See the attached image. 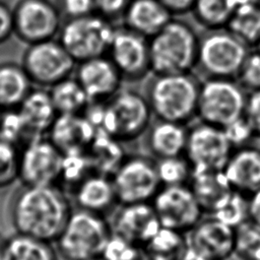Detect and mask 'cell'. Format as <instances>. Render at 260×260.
Returning a JSON list of instances; mask_svg holds the SVG:
<instances>
[{
	"label": "cell",
	"mask_w": 260,
	"mask_h": 260,
	"mask_svg": "<svg viewBox=\"0 0 260 260\" xmlns=\"http://www.w3.org/2000/svg\"><path fill=\"white\" fill-rule=\"evenodd\" d=\"M188 185L203 212L210 214L233 190L222 170L193 169Z\"/></svg>",
	"instance_id": "cell-24"
},
{
	"label": "cell",
	"mask_w": 260,
	"mask_h": 260,
	"mask_svg": "<svg viewBox=\"0 0 260 260\" xmlns=\"http://www.w3.org/2000/svg\"><path fill=\"white\" fill-rule=\"evenodd\" d=\"M234 254L240 260H260V224L251 218L235 228Z\"/></svg>",
	"instance_id": "cell-34"
},
{
	"label": "cell",
	"mask_w": 260,
	"mask_h": 260,
	"mask_svg": "<svg viewBox=\"0 0 260 260\" xmlns=\"http://www.w3.org/2000/svg\"><path fill=\"white\" fill-rule=\"evenodd\" d=\"M188 234V245L206 260H228L234 255L235 229L212 215L201 218Z\"/></svg>",
	"instance_id": "cell-17"
},
{
	"label": "cell",
	"mask_w": 260,
	"mask_h": 260,
	"mask_svg": "<svg viewBox=\"0 0 260 260\" xmlns=\"http://www.w3.org/2000/svg\"><path fill=\"white\" fill-rule=\"evenodd\" d=\"M222 171L234 190L250 196L260 189V148L234 149Z\"/></svg>",
	"instance_id": "cell-20"
},
{
	"label": "cell",
	"mask_w": 260,
	"mask_h": 260,
	"mask_svg": "<svg viewBox=\"0 0 260 260\" xmlns=\"http://www.w3.org/2000/svg\"><path fill=\"white\" fill-rule=\"evenodd\" d=\"M75 78L79 81L90 102L105 103L119 90L123 77L108 55L78 63Z\"/></svg>",
	"instance_id": "cell-16"
},
{
	"label": "cell",
	"mask_w": 260,
	"mask_h": 260,
	"mask_svg": "<svg viewBox=\"0 0 260 260\" xmlns=\"http://www.w3.org/2000/svg\"><path fill=\"white\" fill-rule=\"evenodd\" d=\"M66 193L57 185H23L10 205V219L16 233L54 242L71 213Z\"/></svg>",
	"instance_id": "cell-1"
},
{
	"label": "cell",
	"mask_w": 260,
	"mask_h": 260,
	"mask_svg": "<svg viewBox=\"0 0 260 260\" xmlns=\"http://www.w3.org/2000/svg\"><path fill=\"white\" fill-rule=\"evenodd\" d=\"M0 136L19 148L34 141L18 109L3 111L0 121Z\"/></svg>",
	"instance_id": "cell-37"
},
{
	"label": "cell",
	"mask_w": 260,
	"mask_h": 260,
	"mask_svg": "<svg viewBox=\"0 0 260 260\" xmlns=\"http://www.w3.org/2000/svg\"><path fill=\"white\" fill-rule=\"evenodd\" d=\"M80 209L105 215L118 202L111 176L91 173L73 192Z\"/></svg>",
	"instance_id": "cell-21"
},
{
	"label": "cell",
	"mask_w": 260,
	"mask_h": 260,
	"mask_svg": "<svg viewBox=\"0 0 260 260\" xmlns=\"http://www.w3.org/2000/svg\"><path fill=\"white\" fill-rule=\"evenodd\" d=\"M112 234L105 215L78 208L71 211L57 238L58 253L65 260H85L101 256Z\"/></svg>",
	"instance_id": "cell-4"
},
{
	"label": "cell",
	"mask_w": 260,
	"mask_h": 260,
	"mask_svg": "<svg viewBox=\"0 0 260 260\" xmlns=\"http://www.w3.org/2000/svg\"><path fill=\"white\" fill-rule=\"evenodd\" d=\"M91 173H94L85 151L64 153L57 186L64 192H74L76 187Z\"/></svg>",
	"instance_id": "cell-33"
},
{
	"label": "cell",
	"mask_w": 260,
	"mask_h": 260,
	"mask_svg": "<svg viewBox=\"0 0 260 260\" xmlns=\"http://www.w3.org/2000/svg\"><path fill=\"white\" fill-rule=\"evenodd\" d=\"M159 2L171 12L175 14H185L192 11L195 0H159Z\"/></svg>",
	"instance_id": "cell-46"
},
{
	"label": "cell",
	"mask_w": 260,
	"mask_h": 260,
	"mask_svg": "<svg viewBox=\"0 0 260 260\" xmlns=\"http://www.w3.org/2000/svg\"><path fill=\"white\" fill-rule=\"evenodd\" d=\"M32 85L21 64L0 63V108L17 109Z\"/></svg>",
	"instance_id": "cell-26"
},
{
	"label": "cell",
	"mask_w": 260,
	"mask_h": 260,
	"mask_svg": "<svg viewBox=\"0 0 260 260\" xmlns=\"http://www.w3.org/2000/svg\"><path fill=\"white\" fill-rule=\"evenodd\" d=\"M111 177L121 205L151 202L161 187L155 160L144 155L125 157Z\"/></svg>",
	"instance_id": "cell-10"
},
{
	"label": "cell",
	"mask_w": 260,
	"mask_h": 260,
	"mask_svg": "<svg viewBox=\"0 0 260 260\" xmlns=\"http://www.w3.org/2000/svg\"><path fill=\"white\" fill-rule=\"evenodd\" d=\"M155 166L161 186L188 185L193 173V167L185 154L156 158Z\"/></svg>",
	"instance_id": "cell-35"
},
{
	"label": "cell",
	"mask_w": 260,
	"mask_h": 260,
	"mask_svg": "<svg viewBox=\"0 0 260 260\" xmlns=\"http://www.w3.org/2000/svg\"><path fill=\"white\" fill-rule=\"evenodd\" d=\"M188 129L184 124L157 120L148 130L147 146L156 158L185 154Z\"/></svg>",
	"instance_id": "cell-25"
},
{
	"label": "cell",
	"mask_w": 260,
	"mask_h": 260,
	"mask_svg": "<svg viewBox=\"0 0 260 260\" xmlns=\"http://www.w3.org/2000/svg\"><path fill=\"white\" fill-rule=\"evenodd\" d=\"M244 117L250 123L255 136L260 137V89L247 95Z\"/></svg>",
	"instance_id": "cell-43"
},
{
	"label": "cell",
	"mask_w": 260,
	"mask_h": 260,
	"mask_svg": "<svg viewBox=\"0 0 260 260\" xmlns=\"http://www.w3.org/2000/svg\"><path fill=\"white\" fill-rule=\"evenodd\" d=\"M118 139L105 134L96 133L85 150L94 173L112 176L125 158L122 155Z\"/></svg>",
	"instance_id": "cell-28"
},
{
	"label": "cell",
	"mask_w": 260,
	"mask_h": 260,
	"mask_svg": "<svg viewBox=\"0 0 260 260\" xmlns=\"http://www.w3.org/2000/svg\"><path fill=\"white\" fill-rule=\"evenodd\" d=\"M180 260H206V259L203 256H201L198 252H196L194 249H192L189 245H187V248L185 249Z\"/></svg>",
	"instance_id": "cell-48"
},
{
	"label": "cell",
	"mask_w": 260,
	"mask_h": 260,
	"mask_svg": "<svg viewBox=\"0 0 260 260\" xmlns=\"http://www.w3.org/2000/svg\"><path fill=\"white\" fill-rule=\"evenodd\" d=\"M187 245L183 233L160 226L142 248L147 260H180Z\"/></svg>",
	"instance_id": "cell-30"
},
{
	"label": "cell",
	"mask_w": 260,
	"mask_h": 260,
	"mask_svg": "<svg viewBox=\"0 0 260 260\" xmlns=\"http://www.w3.org/2000/svg\"><path fill=\"white\" fill-rule=\"evenodd\" d=\"M256 46H257V49H258L257 51H258V52H260V40H259V42L257 43V45H256Z\"/></svg>",
	"instance_id": "cell-51"
},
{
	"label": "cell",
	"mask_w": 260,
	"mask_h": 260,
	"mask_svg": "<svg viewBox=\"0 0 260 260\" xmlns=\"http://www.w3.org/2000/svg\"><path fill=\"white\" fill-rule=\"evenodd\" d=\"M199 40L191 25L172 18L148 39L151 71L155 74L190 72L197 65Z\"/></svg>",
	"instance_id": "cell-3"
},
{
	"label": "cell",
	"mask_w": 260,
	"mask_h": 260,
	"mask_svg": "<svg viewBox=\"0 0 260 260\" xmlns=\"http://www.w3.org/2000/svg\"><path fill=\"white\" fill-rule=\"evenodd\" d=\"M151 204L161 226L183 234L189 233L203 214L189 185L161 186Z\"/></svg>",
	"instance_id": "cell-12"
},
{
	"label": "cell",
	"mask_w": 260,
	"mask_h": 260,
	"mask_svg": "<svg viewBox=\"0 0 260 260\" xmlns=\"http://www.w3.org/2000/svg\"><path fill=\"white\" fill-rule=\"evenodd\" d=\"M2 260H58L51 242L16 233L5 240Z\"/></svg>",
	"instance_id": "cell-27"
},
{
	"label": "cell",
	"mask_w": 260,
	"mask_h": 260,
	"mask_svg": "<svg viewBox=\"0 0 260 260\" xmlns=\"http://www.w3.org/2000/svg\"><path fill=\"white\" fill-rule=\"evenodd\" d=\"M57 6L66 18L85 16L95 12V0H57Z\"/></svg>",
	"instance_id": "cell-42"
},
{
	"label": "cell",
	"mask_w": 260,
	"mask_h": 260,
	"mask_svg": "<svg viewBox=\"0 0 260 260\" xmlns=\"http://www.w3.org/2000/svg\"><path fill=\"white\" fill-rule=\"evenodd\" d=\"M14 34L13 9L0 1V44L6 42Z\"/></svg>",
	"instance_id": "cell-45"
},
{
	"label": "cell",
	"mask_w": 260,
	"mask_h": 260,
	"mask_svg": "<svg viewBox=\"0 0 260 260\" xmlns=\"http://www.w3.org/2000/svg\"><path fill=\"white\" fill-rule=\"evenodd\" d=\"M85 260H105L102 256H96V257H92V258H88Z\"/></svg>",
	"instance_id": "cell-50"
},
{
	"label": "cell",
	"mask_w": 260,
	"mask_h": 260,
	"mask_svg": "<svg viewBox=\"0 0 260 260\" xmlns=\"http://www.w3.org/2000/svg\"><path fill=\"white\" fill-rule=\"evenodd\" d=\"M200 84L188 73L155 74L147 88V101L157 120L187 124L197 116Z\"/></svg>",
	"instance_id": "cell-2"
},
{
	"label": "cell",
	"mask_w": 260,
	"mask_h": 260,
	"mask_svg": "<svg viewBox=\"0 0 260 260\" xmlns=\"http://www.w3.org/2000/svg\"><path fill=\"white\" fill-rule=\"evenodd\" d=\"M249 216L260 224V189L249 196Z\"/></svg>",
	"instance_id": "cell-47"
},
{
	"label": "cell",
	"mask_w": 260,
	"mask_h": 260,
	"mask_svg": "<svg viewBox=\"0 0 260 260\" xmlns=\"http://www.w3.org/2000/svg\"><path fill=\"white\" fill-rule=\"evenodd\" d=\"M247 94L230 78L208 77L200 84L197 116L201 122L223 128L244 116Z\"/></svg>",
	"instance_id": "cell-7"
},
{
	"label": "cell",
	"mask_w": 260,
	"mask_h": 260,
	"mask_svg": "<svg viewBox=\"0 0 260 260\" xmlns=\"http://www.w3.org/2000/svg\"><path fill=\"white\" fill-rule=\"evenodd\" d=\"M222 129L234 149L250 145L252 139L256 137L250 123L244 116L232 121Z\"/></svg>",
	"instance_id": "cell-41"
},
{
	"label": "cell",
	"mask_w": 260,
	"mask_h": 260,
	"mask_svg": "<svg viewBox=\"0 0 260 260\" xmlns=\"http://www.w3.org/2000/svg\"><path fill=\"white\" fill-rule=\"evenodd\" d=\"M236 79L244 89H260V52H251L247 55Z\"/></svg>",
	"instance_id": "cell-40"
},
{
	"label": "cell",
	"mask_w": 260,
	"mask_h": 260,
	"mask_svg": "<svg viewBox=\"0 0 260 260\" xmlns=\"http://www.w3.org/2000/svg\"><path fill=\"white\" fill-rule=\"evenodd\" d=\"M211 215L235 229L250 218L249 196L233 189Z\"/></svg>",
	"instance_id": "cell-36"
},
{
	"label": "cell",
	"mask_w": 260,
	"mask_h": 260,
	"mask_svg": "<svg viewBox=\"0 0 260 260\" xmlns=\"http://www.w3.org/2000/svg\"><path fill=\"white\" fill-rule=\"evenodd\" d=\"M131 0H95V12L112 20L126 11Z\"/></svg>",
	"instance_id": "cell-44"
},
{
	"label": "cell",
	"mask_w": 260,
	"mask_h": 260,
	"mask_svg": "<svg viewBox=\"0 0 260 260\" xmlns=\"http://www.w3.org/2000/svg\"><path fill=\"white\" fill-rule=\"evenodd\" d=\"M96 130L83 114L58 115L47 137L64 154L85 151Z\"/></svg>",
	"instance_id": "cell-19"
},
{
	"label": "cell",
	"mask_w": 260,
	"mask_h": 260,
	"mask_svg": "<svg viewBox=\"0 0 260 260\" xmlns=\"http://www.w3.org/2000/svg\"><path fill=\"white\" fill-rule=\"evenodd\" d=\"M21 65L34 85L50 88L71 76L76 61L59 40L52 39L28 45Z\"/></svg>",
	"instance_id": "cell-9"
},
{
	"label": "cell",
	"mask_w": 260,
	"mask_h": 260,
	"mask_svg": "<svg viewBox=\"0 0 260 260\" xmlns=\"http://www.w3.org/2000/svg\"><path fill=\"white\" fill-rule=\"evenodd\" d=\"M116 26L110 19L94 12L85 16L66 18L58 40L76 63L108 54Z\"/></svg>",
	"instance_id": "cell-6"
},
{
	"label": "cell",
	"mask_w": 260,
	"mask_h": 260,
	"mask_svg": "<svg viewBox=\"0 0 260 260\" xmlns=\"http://www.w3.org/2000/svg\"><path fill=\"white\" fill-rule=\"evenodd\" d=\"M101 256L105 260H147L144 250L112 231Z\"/></svg>",
	"instance_id": "cell-38"
},
{
	"label": "cell",
	"mask_w": 260,
	"mask_h": 260,
	"mask_svg": "<svg viewBox=\"0 0 260 260\" xmlns=\"http://www.w3.org/2000/svg\"><path fill=\"white\" fill-rule=\"evenodd\" d=\"M3 109L2 108H0V121H1V118H2V114H3Z\"/></svg>",
	"instance_id": "cell-52"
},
{
	"label": "cell",
	"mask_w": 260,
	"mask_h": 260,
	"mask_svg": "<svg viewBox=\"0 0 260 260\" xmlns=\"http://www.w3.org/2000/svg\"><path fill=\"white\" fill-rule=\"evenodd\" d=\"M151 109L145 96L131 89L119 90L105 103L98 133L119 141H129L141 135L149 126Z\"/></svg>",
	"instance_id": "cell-5"
},
{
	"label": "cell",
	"mask_w": 260,
	"mask_h": 260,
	"mask_svg": "<svg viewBox=\"0 0 260 260\" xmlns=\"http://www.w3.org/2000/svg\"><path fill=\"white\" fill-rule=\"evenodd\" d=\"M234 11V0H195L192 8L197 22L210 30L226 27Z\"/></svg>",
	"instance_id": "cell-32"
},
{
	"label": "cell",
	"mask_w": 260,
	"mask_h": 260,
	"mask_svg": "<svg viewBox=\"0 0 260 260\" xmlns=\"http://www.w3.org/2000/svg\"><path fill=\"white\" fill-rule=\"evenodd\" d=\"M248 46L230 30L211 29L199 40L197 65L208 77L236 79Z\"/></svg>",
	"instance_id": "cell-8"
},
{
	"label": "cell",
	"mask_w": 260,
	"mask_h": 260,
	"mask_svg": "<svg viewBox=\"0 0 260 260\" xmlns=\"http://www.w3.org/2000/svg\"><path fill=\"white\" fill-rule=\"evenodd\" d=\"M125 26L150 39L173 18L159 0H131L123 14Z\"/></svg>",
	"instance_id": "cell-23"
},
{
	"label": "cell",
	"mask_w": 260,
	"mask_h": 260,
	"mask_svg": "<svg viewBox=\"0 0 260 260\" xmlns=\"http://www.w3.org/2000/svg\"><path fill=\"white\" fill-rule=\"evenodd\" d=\"M107 55L123 79L138 80L151 71L148 39L125 25L116 27Z\"/></svg>",
	"instance_id": "cell-15"
},
{
	"label": "cell",
	"mask_w": 260,
	"mask_h": 260,
	"mask_svg": "<svg viewBox=\"0 0 260 260\" xmlns=\"http://www.w3.org/2000/svg\"><path fill=\"white\" fill-rule=\"evenodd\" d=\"M159 220L151 202L122 204L117 211L112 231L143 247L160 229Z\"/></svg>",
	"instance_id": "cell-18"
},
{
	"label": "cell",
	"mask_w": 260,
	"mask_h": 260,
	"mask_svg": "<svg viewBox=\"0 0 260 260\" xmlns=\"http://www.w3.org/2000/svg\"><path fill=\"white\" fill-rule=\"evenodd\" d=\"M17 109L34 140L47 137L59 115L49 90L38 86L31 88Z\"/></svg>",
	"instance_id": "cell-22"
},
{
	"label": "cell",
	"mask_w": 260,
	"mask_h": 260,
	"mask_svg": "<svg viewBox=\"0 0 260 260\" xmlns=\"http://www.w3.org/2000/svg\"><path fill=\"white\" fill-rule=\"evenodd\" d=\"M233 150L218 126L200 122L188 129L185 156L193 169L223 170Z\"/></svg>",
	"instance_id": "cell-13"
},
{
	"label": "cell",
	"mask_w": 260,
	"mask_h": 260,
	"mask_svg": "<svg viewBox=\"0 0 260 260\" xmlns=\"http://www.w3.org/2000/svg\"><path fill=\"white\" fill-rule=\"evenodd\" d=\"M59 115L83 114L90 101L75 77H67L49 88Z\"/></svg>",
	"instance_id": "cell-29"
},
{
	"label": "cell",
	"mask_w": 260,
	"mask_h": 260,
	"mask_svg": "<svg viewBox=\"0 0 260 260\" xmlns=\"http://www.w3.org/2000/svg\"><path fill=\"white\" fill-rule=\"evenodd\" d=\"M20 148L0 136V188L18 179Z\"/></svg>",
	"instance_id": "cell-39"
},
{
	"label": "cell",
	"mask_w": 260,
	"mask_h": 260,
	"mask_svg": "<svg viewBox=\"0 0 260 260\" xmlns=\"http://www.w3.org/2000/svg\"><path fill=\"white\" fill-rule=\"evenodd\" d=\"M225 28L248 47L256 46L260 40V2L237 7Z\"/></svg>",
	"instance_id": "cell-31"
},
{
	"label": "cell",
	"mask_w": 260,
	"mask_h": 260,
	"mask_svg": "<svg viewBox=\"0 0 260 260\" xmlns=\"http://www.w3.org/2000/svg\"><path fill=\"white\" fill-rule=\"evenodd\" d=\"M13 9L14 35L30 45L55 39L62 26L61 12L50 0H18Z\"/></svg>",
	"instance_id": "cell-11"
},
{
	"label": "cell",
	"mask_w": 260,
	"mask_h": 260,
	"mask_svg": "<svg viewBox=\"0 0 260 260\" xmlns=\"http://www.w3.org/2000/svg\"><path fill=\"white\" fill-rule=\"evenodd\" d=\"M4 246H5V240L2 239L0 236V260L3 259V253H4Z\"/></svg>",
	"instance_id": "cell-49"
},
{
	"label": "cell",
	"mask_w": 260,
	"mask_h": 260,
	"mask_svg": "<svg viewBox=\"0 0 260 260\" xmlns=\"http://www.w3.org/2000/svg\"><path fill=\"white\" fill-rule=\"evenodd\" d=\"M63 153L48 138L36 139L20 148L18 179L23 185H57Z\"/></svg>",
	"instance_id": "cell-14"
}]
</instances>
